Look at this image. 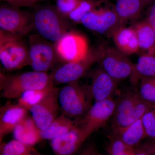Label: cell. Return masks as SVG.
Wrapping results in <instances>:
<instances>
[{
  "label": "cell",
  "mask_w": 155,
  "mask_h": 155,
  "mask_svg": "<svg viewBox=\"0 0 155 155\" xmlns=\"http://www.w3.org/2000/svg\"><path fill=\"white\" fill-rule=\"evenodd\" d=\"M106 150L110 155H135V148L128 146L120 140L113 137Z\"/></svg>",
  "instance_id": "27"
},
{
  "label": "cell",
  "mask_w": 155,
  "mask_h": 155,
  "mask_svg": "<svg viewBox=\"0 0 155 155\" xmlns=\"http://www.w3.org/2000/svg\"><path fill=\"white\" fill-rule=\"evenodd\" d=\"M53 85L50 75L46 72L33 71L11 76L1 74L2 95L8 99L19 98L28 91L43 89Z\"/></svg>",
  "instance_id": "1"
},
{
  "label": "cell",
  "mask_w": 155,
  "mask_h": 155,
  "mask_svg": "<svg viewBox=\"0 0 155 155\" xmlns=\"http://www.w3.org/2000/svg\"><path fill=\"white\" fill-rule=\"evenodd\" d=\"M99 63L100 67L118 82L130 78L134 66L127 55L118 49L104 47Z\"/></svg>",
  "instance_id": "10"
},
{
  "label": "cell",
  "mask_w": 155,
  "mask_h": 155,
  "mask_svg": "<svg viewBox=\"0 0 155 155\" xmlns=\"http://www.w3.org/2000/svg\"><path fill=\"white\" fill-rule=\"evenodd\" d=\"M81 23L89 30L110 36L114 31L124 25L113 8L95 9L82 17Z\"/></svg>",
  "instance_id": "11"
},
{
  "label": "cell",
  "mask_w": 155,
  "mask_h": 155,
  "mask_svg": "<svg viewBox=\"0 0 155 155\" xmlns=\"http://www.w3.org/2000/svg\"><path fill=\"white\" fill-rule=\"evenodd\" d=\"M118 82L100 67L94 72L91 84L87 87L93 99L98 101L112 97Z\"/></svg>",
  "instance_id": "14"
},
{
  "label": "cell",
  "mask_w": 155,
  "mask_h": 155,
  "mask_svg": "<svg viewBox=\"0 0 155 155\" xmlns=\"http://www.w3.org/2000/svg\"><path fill=\"white\" fill-rule=\"evenodd\" d=\"M86 140L77 126L66 134L51 140V145L55 155H75Z\"/></svg>",
  "instance_id": "16"
},
{
  "label": "cell",
  "mask_w": 155,
  "mask_h": 155,
  "mask_svg": "<svg viewBox=\"0 0 155 155\" xmlns=\"http://www.w3.org/2000/svg\"><path fill=\"white\" fill-rule=\"evenodd\" d=\"M79 155H102L97 150L92 146H89L85 148L84 150L80 153Z\"/></svg>",
  "instance_id": "33"
},
{
  "label": "cell",
  "mask_w": 155,
  "mask_h": 155,
  "mask_svg": "<svg viewBox=\"0 0 155 155\" xmlns=\"http://www.w3.org/2000/svg\"><path fill=\"white\" fill-rule=\"evenodd\" d=\"M38 1H39V0H38Z\"/></svg>",
  "instance_id": "38"
},
{
  "label": "cell",
  "mask_w": 155,
  "mask_h": 155,
  "mask_svg": "<svg viewBox=\"0 0 155 155\" xmlns=\"http://www.w3.org/2000/svg\"><path fill=\"white\" fill-rule=\"evenodd\" d=\"M132 26L136 34L140 51L155 56V31L152 26L146 20L137 22Z\"/></svg>",
  "instance_id": "21"
},
{
  "label": "cell",
  "mask_w": 155,
  "mask_h": 155,
  "mask_svg": "<svg viewBox=\"0 0 155 155\" xmlns=\"http://www.w3.org/2000/svg\"></svg>",
  "instance_id": "39"
},
{
  "label": "cell",
  "mask_w": 155,
  "mask_h": 155,
  "mask_svg": "<svg viewBox=\"0 0 155 155\" xmlns=\"http://www.w3.org/2000/svg\"><path fill=\"white\" fill-rule=\"evenodd\" d=\"M32 155H46L44 154H43L39 152L37 150L35 149L34 148L33 150V154Z\"/></svg>",
  "instance_id": "37"
},
{
  "label": "cell",
  "mask_w": 155,
  "mask_h": 155,
  "mask_svg": "<svg viewBox=\"0 0 155 155\" xmlns=\"http://www.w3.org/2000/svg\"><path fill=\"white\" fill-rule=\"evenodd\" d=\"M34 149L33 147L15 139L1 144V155H32Z\"/></svg>",
  "instance_id": "24"
},
{
  "label": "cell",
  "mask_w": 155,
  "mask_h": 155,
  "mask_svg": "<svg viewBox=\"0 0 155 155\" xmlns=\"http://www.w3.org/2000/svg\"><path fill=\"white\" fill-rule=\"evenodd\" d=\"M82 0H57L56 8L65 18H68L69 14L79 5Z\"/></svg>",
  "instance_id": "30"
},
{
  "label": "cell",
  "mask_w": 155,
  "mask_h": 155,
  "mask_svg": "<svg viewBox=\"0 0 155 155\" xmlns=\"http://www.w3.org/2000/svg\"><path fill=\"white\" fill-rule=\"evenodd\" d=\"M111 37L117 49L126 55L139 51L137 37L132 26H121L114 31Z\"/></svg>",
  "instance_id": "17"
},
{
  "label": "cell",
  "mask_w": 155,
  "mask_h": 155,
  "mask_svg": "<svg viewBox=\"0 0 155 155\" xmlns=\"http://www.w3.org/2000/svg\"><path fill=\"white\" fill-rule=\"evenodd\" d=\"M48 41L41 35L29 37V65L34 71L46 72L58 59L54 45Z\"/></svg>",
  "instance_id": "9"
},
{
  "label": "cell",
  "mask_w": 155,
  "mask_h": 155,
  "mask_svg": "<svg viewBox=\"0 0 155 155\" xmlns=\"http://www.w3.org/2000/svg\"><path fill=\"white\" fill-rule=\"evenodd\" d=\"M28 110L19 104L7 103L0 109V142L12 133L14 128L27 116Z\"/></svg>",
  "instance_id": "15"
},
{
  "label": "cell",
  "mask_w": 155,
  "mask_h": 155,
  "mask_svg": "<svg viewBox=\"0 0 155 155\" xmlns=\"http://www.w3.org/2000/svg\"><path fill=\"white\" fill-rule=\"evenodd\" d=\"M141 121L147 137L155 140V107L145 114Z\"/></svg>",
  "instance_id": "29"
},
{
  "label": "cell",
  "mask_w": 155,
  "mask_h": 155,
  "mask_svg": "<svg viewBox=\"0 0 155 155\" xmlns=\"http://www.w3.org/2000/svg\"><path fill=\"white\" fill-rule=\"evenodd\" d=\"M138 93L143 99L155 104V77L142 78Z\"/></svg>",
  "instance_id": "28"
},
{
  "label": "cell",
  "mask_w": 155,
  "mask_h": 155,
  "mask_svg": "<svg viewBox=\"0 0 155 155\" xmlns=\"http://www.w3.org/2000/svg\"><path fill=\"white\" fill-rule=\"evenodd\" d=\"M54 85H53L43 89L34 90L24 92L19 98L18 103L28 110L39 102L51 91Z\"/></svg>",
  "instance_id": "25"
},
{
  "label": "cell",
  "mask_w": 155,
  "mask_h": 155,
  "mask_svg": "<svg viewBox=\"0 0 155 155\" xmlns=\"http://www.w3.org/2000/svg\"><path fill=\"white\" fill-rule=\"evenodd\" d=\"M116 104V101L112 97L96 101L86 115L78 121V127L86 139L112 118Z\"/></svg>",
  "instance_id": "7"
},
{
  "label": "cell",
  "mask_w": 155,
  "mask_h": 155,
  "mask_svg": "<svg viewBox=\"0 0 155 155\" xmlns=\"http://www.w3.org/2000/svg\"><path fill=\"white\" fill-rule=\"evenodd\" d=\"M140 0H116L113 7L123 25L128 20L136 19L144 8Z\"/></svg>",
  "instance_id": "22"
},
{
  "label": "cell",
  "mask_w": 155,
  "mask_h": 155,
  "mask_svg": "<svg viewBox=\"0 0 155 155\" xmlns=\"http://www.w3.org/2000/svg\"><path fill=\"white\" fill-rule=\"evenodd\" d=\"M5 1L11 5L15 7H31L35 5L38 0H1Z\"/></svg>",
  "instance_id": "31"
},
{
  "label": "cell",
  "mask_w": 155,
  "mask_h": 155,
  "mask_svg": "<svg viewBox=\"0 0 155 155\" xmlns=\"http://www.w3.org/2000/svg\"><path fill=\"white\" fill-rule=\"evenodd\" d=\"M146 77H155V56L146 54L140 56L134 64L130 82L134 85Z\"/></svg>",
  "instance_id": "23"
},
{
  "label": "cell",
  "mask_w": 155,
  "mask_h": 155,
  "mask_svg": "<svg viewBox=\"0 0 155 155\" xmlns=\"http://www.w3.org/2000/svg\"><path fill=\"white\" fill-rule=\"evenodd\" d=\"M54 46L58 59L64 64L83 60L90 49L86 37L74 31L65 33Z\"/></svg>",
  "instance_id": "6"
},
{
  "label": "cell",
  "mask_w": 155,
  "mask_h": 155,
  "mask_svg": "<svg viewBox=\"0 0 155 155\" xmlns=\"http://www.w3.org/2000/svg\"><path fill=\"white\" fill-rule=\"evenodd\" d=\"M13 133L15 139L32 147L42 140L40 130L32 117L27 116L18 123Z\"/></svg>",
  "instance_id": "19"
},
{
  "label": "cell",
  "mask_w": 155,
  "mask_h": 155,
  "mask_svg": "<svg viewBox=\"0 0 155 155\" xmlns=\"http://www.w3.org/2000/svg\"><path fill=\"white\" fill-rule=\"evenodd\" d=\"M0 61L8 71L29 65L28 47L22 37L0 30Z\"/></svg>",
  "instance_id": "3"
},
{
  "label": "cell",
  "mask_w": 155,
  "mask_h": 155,
  "mask_svg": "<svg viewBox=\"0 0 155 155\" xmlns=\"http://www.w3.org/2000/svg\"><path fill=\"white\" fill-rule=\"evenodd\" d=\"M146 20L149 23L155 31V1L152 4L148 11Z\"/></svg>",
  "instance_id": "32"
},
{
  "label": "cell",
  "mask_w": 155,
  "mask_h": 155,
  "mask_svg": "<svg viewBox=\"0 0 155 155\" xmlns=\"http://www.w3.org/2000/svg\"><path fill=\"white\" fill-rule=\"evenodd\" d=\"M111 137L118 139L128 146L135 148L147 137L140 119L125 127L112 129Z\"/></svg>",
  "instance_id": "18"
},
{
  "label": "cell",
  "mask_w": 155,
  "mask_h": 155,
  "mask_svg": "<svg viewBox=\"0 0 155 155\" xmlns=\"http://www.w3.org/2000/svg\"><path fill=\"white\" fill-rule=\"evenodd\" d=\"M93 99L87 87H81L77 81L67 84L58 93L60 108L69 117H84L92 106Z\"/></svg>",
  "instance_id": "2"
},
{
  "label": "cell",
  "mask_w": 155,
  "mask_h": 155,
  "mask_svg": "<svg viewBox=\"0 0 155 155\" xmlns=\"http://www.w3.org/2000/svg\"><path fill=\"white\" fill-rule=\"evenodd\" d=\"M33 15L34 27L40 35L48 41L56 42L69 31L70 25L67 18L56 8H41Z\"/></svg>",
  "instance_id": "4"
},
{
  "label": "cell",
  "mask_w": 155,
  "mask_h": 155,
  "mask_svg": "<svg viewBox=\"0 0 155 155\" xmlns=\"http://www.w3.org/2000/svg\"><path fill=\"white\" fill-rule=\"evenodd\" d=\"M0 27L7 32L23 37L34 28L33 15L19 7L2 5L0 8Z\"/></svg>",
  "instance_id": "8"
},
{
  "label": "cell",
  "mask_w": 155,
  "mask_h": 155,
  "mask_svg": "<svg viewBox=\"0 0 155 155\" xmlns=\"http://www.w3.org/2000/svg\"><path fill=\"white\" fill-rule=\"evenodd\" d=\"M141 97L139 93L130 92L116 101L112 117V128L125 127L135 122L136 106Z\"/></svg>",
  "instance_id": "13"
},
{
  "label": "cell",
  "mask_w": 155,
  "mask_h": 155,
  "mask_svg": "<svg viewBox=\"0 0 155 155\" xmlns=\"http://www.w3.org/2000/svg\"><path fill=\"white\" fill-rule=\"evenodd\" d=\"M104 47L90 49L86 58L81 61L64 64L56 69L50 76L54 85L76 82L85 75L88 69L101 59Z\"/></svg>",
  "instance_id": "5"
},
{
  "label": "cell",
  "mask_w": 155,
  "mask_h": 155,
  "mask_svg": "<svg viewBox=\"0 0 155 155\" xmlns=\"http://www.w3.org/2000/svg\"><path fill=\"white\" fill-rule=\"evenodd\" d=\"M143 146L146 150L149 155H155V142L145 143Z\"/></svg>",
  "instance_id": "34"
},
{
  "label": "cell",
  "mask_w": 155,
  "mask_h": 155,
  "mask_svg": "<svg viewBox=\"0 0 155 155\" xmlns=\"http://www.w3.org/2000/svg\"><path fill=\"white\" fill-rule=\"evenodd\" d=\"M78 125V121H73L63 114L56 118L45 129L40 130L41 137L42 140H51L75 129Z\"/></svg>",
  "instance_id": "20"
},
{
  "label": "cell",
  "mask_w": 155,
  "mask_h": 155,
  "mask_svg": "<svg viewBox=\"0 0 155 155\" xmlns=\"http://www.w3.org/2000/svg\"><path fill=\"white\" fill-rule=\"evenodd\" d=\"M151 0H140L141 2L143 4V6H145L151 2Z\"/></svg>",
  "instance_id": "36"
},
{
  "label": "cell",
  "mask_w": 155,
  "mask_h": 155,
  "mask_svg": "<svg viewBox=\"0 0 155 155\" xmlns=\"http://www.w3.org/2000/svg\"><path fill=\"white\" fill-rule=\"evenodd\" d=\"M135 155H149L143 146L135 148Z\"/></svg>",
  "instance_id": "35"
},
{
  "label": "cell",
  "mask_w": 155,
  "mask_h": 155,
  "mask_svg": "<svg viewBox=\"0 0 155 155\" xmlns=\"http://www.w3.org/2000/svg\"><path fill=\"white\" fill-rule=\"evenodd\" d=\"M59 91V89L53 87L47 94L29 110L31 117L40 130L45 129L58 116L60 108Z\"/></svg>",
  "instance_id": "12"
},
{
  "label": "cell",
  "mask_w": 155,
  "mask_h": 155,
  "mask_svg": "<svg viewBox=\"0 0 155 155\" xmlns=\"http://www.w3.org/2000/svg\"><path fill=\"white\" fill-rule=\"evenodd\" d=\"M104 0H82L79 5L69 14L68 18L73 22L81 23L82 17L94 9L99 8Z\"/></svg>",
  "instance_id": "26"
}]
</instances>
